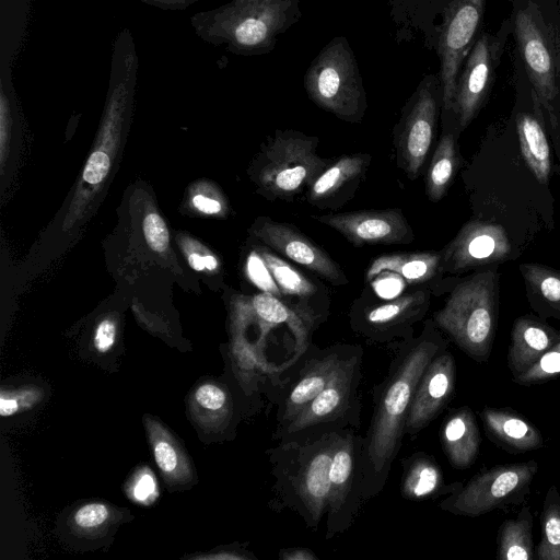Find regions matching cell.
<instances>
[{"label": "cell", "instance_id": "1", "mask_svg": "<svg viewBox=\"0 0 560 560\" xmlns=\"http://www.w3.org/2000/svg\"><path fill=\"white\" fill-rule=\"evenodd\" d=\"M447 346L434 322L427 320L419 336L399 341L385 378L373 388L374 409L363 442L364 501L384 489L401 446L418 381Z\"/></svg>", "mask_w": 560, "mask_h": 560}, {"label": "cell", "instance_id": "2", "mask_svg": "<svg viewBox=\"0 0 560 560\" xmlns=\"http://www.w3.org/2000/svg\"><path fill=\"white\" fill-rule=\"evenodd\" d=\"M337 433L308 443H278L267 451L275 477L272 490L282 505L296 512L312 529L326 513Z\"/></svg>", "mask_w": 560, "mask_h": 560}, {"label": "cell", "instance_id": "3", "mask_svg": "<svg viewBox=\"0 0 560 560\" xmlns=\"http://www.w3.org/2000/svg\"><path fill=\"white\" fill-rule=\"evenodd\" d=\"M512 36L526 77L542 108L556 122L559 97L560 1L513 0Z\"/></svg>", "mask_w": 560, "mask_h": 560}, {"label": "cell", "instance_id": "4", "mask_svg": "<svg viewBox=\"0 0 560 560\" xmlns=\"http://www.w3.org/2000/svg\"><path fill=\"white\" fill-rule=\"evenodd\" d=\"M363 350L351 346L326 387L284 428L276 430L278 443H308L325 434L357 429L361 419Z\"/></svg>", "mask_w": 560, "mask_h": 560}, {"label": "cell", "instance_id": "5", "mask_svg": "<svg viewBox=\"0 0 560 560\" xmlns=\"http://www.w3.org/2000/svg\"><path fill=\"white\" fill-rule=\"evenodd\" d=\"M433 322L470 359L488 361L497 325L494 273L479 272L459 283L434 313Z\"/></svg>", "mask_w": 560, "mask_h": 560}, {"label": "cell", "instance_id": "6", "mask_svg": "<svg viewBox=\"0 0 560 560\" xmlns=\"http://www.w3.org/2000/svg\"><path fill=\"white\" fill-rule=\"evenodd\" d=\"M304 84L317 106L347 121L361 120L366 107L365 93L345 38H335L320 51L307 70Z\"/></svg>", "mask_w": 560, "mask_h": 560}, {"label": "cell", "instance_id": "7", "mask_svg": "<svg viewBox=\"0 0 560 560\" xmlns=\"http://www.w3.org/2000/svg\"><path fill=\"white\" fill-rule=\"evenodd\" d=\"M318 139L298 131H278L266 145L257 183L270 198L291 200L316 178L329 161L316 153Z\"/></svg>", "mask_w": 560, "mask_h": 560}, {"label": "cell", "instance_id": "8", "mask_svg": "<svg viewBox=\"0 0 560 560\" xmlns=\"http://www.w3.org/2000/svg\"><path fill=\"white\" fill-rule=\"evenodd\" d=\"M538 470L536 460L482 469L440 502L443 511L477 517L506 505L522 503Z\"/></svg>", "mask_w": 560, "mask_h": 560}, {"label": "cell", "instance_id": "9", "mask_svg": "<svg viewBox=\"0 0 560 560\" xmlns=\"http://www.w3.org/2000/svg\"><path fill=\"white\" fill-rule=\"evenodd\" d=\"M363 442L354 429L338 431L329 470L326 539L346 532L363 500Z\"/></svg>", "mask_w": 560, "mask_h": 560}, {"label": "cell", "instance_id": "10", "mask_svg": "<svg viewBox=\"0 0 560 560\" xmlns=\"http://www.w3.org/2000/svg\"><path fill=\"white\" fill-rule=\"evenodd\" d=\"M511 35L512 21L509 16L495 33L481 31L466 56L452 106L462 129L469 125L487 100Z\"/></svg>", "mask_w": 560, "mask_h": 560}, {"label": "cell", "instance_id": "11", "mask_svg": "<svg viewBox=\"0 0 560 560\" xmlns=\"http://www.w3.org/2000/svg\"><path fill=\"white\" fill-rule=\"evenodd\" d=\"M486 0H452L439 40L440 83L445 110H452L456 81L463 62L481 32Z\"/></svg>", "mask_w": 560, "mask_h": 560}, {"label": "cell", "instance_id": "12", "mask_svg": "<svg viewBox=\"0 0 560 560\" xmlns=\"http://www.w3.org/2000/svg\"><path fill=\"white\" fill-rule=\"evenodd\" d=\"M439 81L423 80L399 124L397 162L411 178H417L430 151L436 115Z\"/></svg>", "mask_w": 560, "mask_h": 560}, {"label": "cell", "instance_id": "13", "mask_svg": "<svg viewBox=\"0 0 560 560\" xmlns=\"http://www.w3.org/2000/svg\"><path fill=\"white\" fill-rule=\"evenodd\" d=\"M429 301V291L419 289L392 301L352 312L351 326L371 342L408 340L415 337L412 326L424 317Z\"/></svg>", "mask_w": 560, "mask_h": 560}, {"label": "cell", "instance_id": "14", "mask_svg": "<svg viewBox=\"0 0 560 560\" xmlns=\"http://www.w3.org/2000/svg\"><path fill=\"white\" fill-rule=\"evenodd\" d=\"M350 347L335 345L315 349L305 358L291 384L284 386V393L279 395L276 430L284 428L326 387Z\"/></svg>", "mask_w": 560, "mask_h": 560}, {"label": "cell", "instance_id": "15", "mask_svg": "<svg viewBox=\"0 0 560 560\" xmlns=\"http://www.w3.org/2000/svg\"><path fill=\"white\" fill-rule=\"evenodd\" d=\"M312 218L332 228L354 246L407 244L415 237L400 209L360 210Z\"/></svg>", "mask_w": 560, "mask_h": 560}, {"label": "cell", "instance_id": "16", "mask_svg": "<svg viewBox=\"0 0 560 560\" xmlns=\"http://www.w3.org/2000/svg\"><path fill=\"white\" fill-rule=\"evenodd\" d=\"M254 233L275 253L311 270L331 284L348 283L339 265L295 228L270 219H262L256 224Z\"/></svg>", "mask_w": 560, "mask_h": 560}, {"label": "cell", "instance_id": "17", "mask_svg": "<svg viewBox=\"0 0 560 560\" xmlns=\"http://www.w3.org/2000/svg\"><path fill=\"white\" fill-rule=\"evenodd\" d=\"M456 382V364L447 350L438 354L418 381L405 424V434L417 435L448 404Z\"/></svg>", "mask_w": 560, "mask_h": 560}, {"label": "cell", "instance_id": "18", "mask_svg": "<svg viewBox=\"0 0 560 560\" xmlns=\"http://www.w3.org/2000/svg\"><path fill=\"white\" fill-rule=\"evenodd\" d=\"M511 245L504 230L492 223L472 221L444 248L441 268L458 271L504 259Z\"/></svg>", "mask_w": 560, "mask_h": 560}, {"label": "cell", "instance_id": "19", "mask_svg": "<svg viewBox=\"0 0 560 560\" xmlns=\"http://www.w3.org/2000/svg\"><path fill=\"white\" fill-rule=\"evenodd\" d=\"M480 417L487 436L510 453L529 452L544 445L537 427L515 410L485 407Z\"/></svg>", "mask_w": 560, "mask_h": 560}, {"label": "cell", "instance_id": "20", "mask_svg": "<svg viewBox=\"0 0 560 560\" xmlns=\"http://www.w3.org/2000/svg\"><path fill=\"white\" fill-rule=\"evenodd\" d=\"M560 338V330L530 316L518 317L511 331L508 368L513 377L528 370Z\"/></svg>", "mask_w": 560, "mask_h": 560}, {"label": "cell", "instance_id": "21", "mask_svg": "<svg viewBox=\"0 0 560 560\" xmlns=\"http://www.w3.org/2000/svg\"><path fill=\"white\" fill-rule=\"evenodd\" d=\"M440 440L454 468L470 467L480 446L479 429L472 410L467 406L452 409L441 427Z\"/></svg>", "mask_w": 560, "mask_h": 560}, {"label": "cell", "instance_id": "22", "mask_svg": "<svg viewBox=\"0 0 560 560\" xmlns=\"http://www.w3.org/2000/svg\"><path fill=\"white\" fill-rule=\"evenodd\" d=\"M400 491L409 501H425L453 493L462 482L445 483L443 471L436 460L424 452L402 459Z\"/></svg>", "mask_w": 560, "mask_h": 560}, {"label": "cell", "instance_id": "23", "mask_svg": "<svg viewBox=\"0 0 560 560\" xmlns=\"http://www.w3.org/2000/svg\"><path fill=\"white\" fill-rule=\"evenodd\" d=\"M371 161L368 153L346 154L329 164L307 186L306 200L318 205L337 195L348 184L358 179Z\"/></svg>", "mask_w": 560, "mask_h": 560}, {"label": "cell", "instance_id": "24", "mask_svg": "<svg viewBox=\"0 0 560 560\" xmlns=\"http://www.w3.org/2000/svg\"><path fill=\"white\" fill-rule=\"evenodd\" d=\"M442 255L434 252L387 254L376 257L368 268L365 279L372 280L389 271L409 284L424 283L433 278L441 267Z\"/></svg>", "mask_w": 560, "mask_h": 560}, {"label": "cell", "instance_id": "25", "mask_svg": "<svg viewBox=\"0 0 560 560\" xmlns=\"http://www.w3.org/2000/svg\"><path fill=\"white\" fill-rule=\"evenodd\" d=\"M145 427L153 455L164 478L171 483L191 479L190 463L174 436L156 420L147 418Z\"/></svg>", "mask_w": 560, "mask_h": 560}, {"label": "cell", "instance_id": "26", "mask_svg": "<svg viewBox=\"0 0 560 560\" xmlns=\"http://www.w3.org/2000/svg\"><path fill=\"white\" fill-rule=\"evenodd\" d=\"M522 155L540 184L548 182L551 160L550 148L537 116L528 112H520L516 117Z\"/></svg>", "mask_w": 560, "mask_h": 560}, {"label": "cell", "instance_id": "27", "mask_svg": "<svg viewBox=\"0 0 560 560\" xmlns=\"http://www.w3.org/2000/svg\"><path fill=\"white\" fill-rule=\"evenodd\" d=\"M497 558L500 560H532L535 558L533 514L529 506H523L516 517L502 523L498 532Z\"/></svg>", "mask_w": 560, "mask_h": 560}, {"label": "cell", "instance_id": "28", "mask_svg": "<svg viewBox=\"0 0 560 560\" xmlns=\"http://www.w3.org/2000/svg\"><path fill=\"white\" fill-rule=\"evenodd\" d=\"M457 152L452 133L440 139L427 173L425 192L431 201L445 195L457 167Z\"/></svg>", "mask_w": 560, "mask_h": 560}, {"label": "cell", "instance_id": "29", "mask_svg": "<svg viewBox=\"0 0 560 560\" xmlns=\"http://www.w3.org/2000/svg\"><path fill=\"white\" fill-rule=\"evenodd\" d=\"M256 253L275 280L280 294L307 300L316 293L317 289L314 283L296 268L276 255L273 250L259 247Z\"/></svg>", "mask_w": 560, "mask_h": 560}, {"label": "cell", "instance_id": "30", "mask_svg": "<svg viewBox=\"0 0 560 560\" xmlns=\"http://www.w3.org/2000/svg\"><path fill=\"white\" fill-rule=\"evenodd\" d=\"M540 540L535 550L538 560H560V493L551 486L540 514Z\"/></svg>", "mask_w": 560, "mask_h": 560}, {"label": "cell", "instance_id": "31", "mask_svg": "<svg viewBox=\"0 0 560 560\" xmlns=\"http://www.w3.org/2000/svg\"><path fill=\"white\" fill-rule=\"evenodd\" d=\"M194 402L209 424L219 428L230 422L232 399L229 392L222 386L213 383L200 385L195 390Z\"/></svg>", "mask_w": 560, "mask_h": 560}, {"label": "cell", "instance_id": "32", "mask_svg": "<svg viewBox=\"0 0 560 560\" xmlns=\"http://www.w3.org/2000/svg\"><path fill=\"white\" fill-rule=\"evenodd\" d=\"M521 270L524 278L551 308L560 312V272L529 264L522 265Z\"/></svg>", "mask_w": 560, "mask_h": 560}, {"label": "cell", "instance_id": "33", "mask_svg": "<svg viewBox=\"0 0 560 560\" xmlns=\"http://www.w3.org/2000/svg\"><path fill=\"white\" fill-rule=\"evenodd\" d=\"M560 375V338L528 370L513 377L520 385L530 386Z\"/></svg>", "mask_w": 560, "mask_h": 560}, {"label": "cell", "instance_id": "34", "mask_svg": "<svg viewBox=\"0 0 560 560\" xmlns=\"http://www.w3.org/2000/svg\"><path fill=\"white\" fill-rule=\"evenodd\" d=\"M110 517V511L103 503H89L78 509L73 515L74 525L84 532H94L104 526Z\"/></svg>", "mask_w": 560, "mask_h": 560}, {"label": "cell", "instance_id": "35", "mask_svg": "<svg viewBox=\"0 0 560 560\" xmlns=\"http://www.w3.org/2000/svg\"><path fill=\"white\" fill-rule=\"evenodd\" d=\"M40 398V392L37 388H24L14 392H1L0 395V415L10 417L25 408H30Z\"/></svg>", "mask_w": 560, "mask_h": 560}, {"label": "cell", "instance_id": "36", "mask_svg": "<svg viewBox=\"0 0 560 560\" xmlns=\"http://www.w3.org/2000/svg\"><path fill=\"white\" fill-rule=\"evenodd\" d=\"M148 245L158 253H163L170 244L168 230L164 220L155 212L148 213L142 223Z\"/></svg>", "mask_w": 560, "mask_h": 560}, {"label": "cell", "instance_id": "37", "mask_svg": "<svg viewBox=\"0 0 560 560\" xmlns=\"http://www.w3.org/2000/svg\"><path fill=\"white\" fill-rule=\"evenodd\" d=\"M110 167V159L104 151H94L83 170V179L88 184L97 185L107 176Z\"/></svg>", "mask_w": 560, "mask_h": 560}, {"label": "cell", "instance_id": "38", "mask_svg": "<svg viewBox=\"0 0 560 560\" xmlns=\"http://www.w3.org/2000/svg\"><path fill=\"white\" fill-rule=\"evenodd\" d=\"M156 494V482L151 471L145 470L139 474L132 485V497L135 500L149 503Z\"/></svg>", "mask_w": 560, "mask_h": 560}, {"label": "cell", "instance_id": "39", "mask_svg": "<svg viewBox=\"0 0 560 560\" xmlns=\"http://www.w3.org/2000/svg\"><path fill=\"white\" fill-rule=\"evenodd\" d=\"M115 339H116L115 323L110 319L102 320L97 325L95 335H94L95 348L102 353L107 352L115 343Z\"/></svg>", "mask_w": 560, "mask_h": 560}, {"label": "cell", "instance_id": "40", "mask_svg": "<svg viewBox=\"0 0 560 560\" xmlns=\"http://www.w3.org/2000/svg\"><path fill=\"white\" fill-rule=\"evenodd\" d=\"M281 560H317L313 550L302 547L285 548L279 551Z\"/></svg>", "mask_w": 560, "mask_h": 560}, {"label": "cell", "instance_id": "41", "mask_svg": "<svg viewBox=\"0 0 560 560\" xmlns=\"http://www.w3.org/2000/svg\"><path fill=\"white\" fill-rule=\"evenodd\" d=\"M192 205L201 212L208 214H215L221 212L222 205L220 201L206 197L203 195H196L192 198Z\"/></svg>", "mask_w": 560, "mask_h": 560}, {"label": "cell", "instance_id": "42", "mask_svg": "<svg viewBox=\"0 0 560 560\" xmlns=\"http://www.w3.org/2000/svg\"><path fill=\"white\" fill-rule=\"evenodd\" d=\"M189 264L190 266L198 271H201L205 269V262H203V256H200L197 253H192L189 255Z\"/></svg>", "mask_w": 560, "mask_h": 560}, {"label": "cell", "instance_id": "43", "mask_svg": "<svg viewBox=\"0 0 560 560\" xmlns=\"http://www.w3.org/2000/svg\"><path fill=\"white\" fill-rule=\"evenodd\" d=\"M205 268L208 270H215L218 267V260L212 255L203 256Z\"/></svg>", "mask_w": 560, "mask_h": 560}, {"label": "cell", "instance_id": "44", "mask_svg": "<svg viewBox=\"0 0 560 560\" xmlns=\"http://www.w3.org/2000/svg\"><path fill=\"white\" fill-rule=\"evenodd\" d=\"M557 71H558V80H559V97H560V48L557 55Z\"/></svg>", "mask_w": 560, "mask_h": 560}, {"label": "cell", "instance_id": "45", "mask_svg": "<svg viewBox=\"0 0 560 560\" xmlns=\"http://www.w3.org/2000/svg\"><path fill=\"white\" fill-rule=\"evenodd\" d=\"M560 1V0H559Z\"/></svg>", "mask_w": 560, "mask_h": 560}]
</instances>
